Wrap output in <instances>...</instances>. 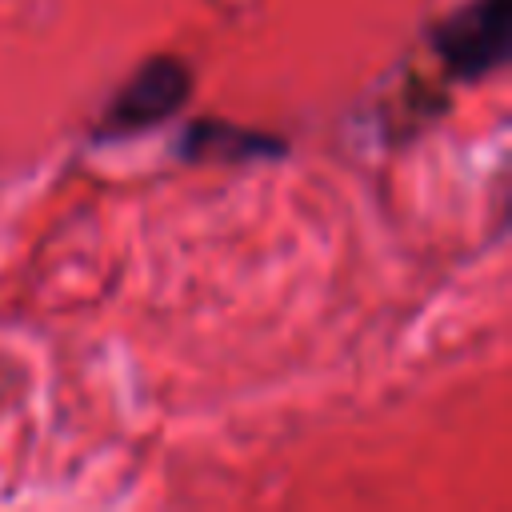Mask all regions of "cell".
I'll return each mask as SVG.
<instances>
[{
	"instance_id": "6da1fadb",
	"label": "cell",
	"mask_w": 512,
	"mask_h": 512,
	"mask_svg": "<svg viewBox=\"0 0 512 512\" xmlns=\"http://www.w3.org/2000/svg\"><path fill=\"white\" fill-rule=\"evenodd\" d=\"M508 28H512V0H468L432 28V48L452 76L472 80L504 64Z\"/></svg>"
},
{
	"instance_id": "7a4b0ae2",
	"label": "cell",
	"mask_w": 512,
	"mask_h": 512,
	"mask_svg": "<svg viewBox=\"0 0 512 512\" xmlns=\"http://www.w3.org/2000/svg\"><path fill=\"white\" fill-rule=\"evenodd\" d=\"M192 88V72L176 56H152L144 60L132 80L116 92V100L104 112V132H140L148 124L168 120Z\"/></svg>"
}]
</instances>
